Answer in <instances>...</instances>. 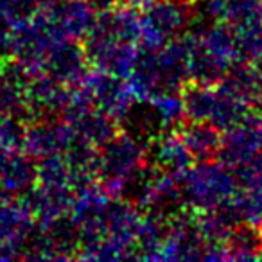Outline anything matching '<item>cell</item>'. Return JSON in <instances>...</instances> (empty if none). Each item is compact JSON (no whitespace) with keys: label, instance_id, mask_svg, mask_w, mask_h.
I'll list each match as a JSON object with an SVG mask.
<instances>
[{"label":"cell","instance_id":"1","mask_svg":"<svg viewBox=\"0 0 262 262\" xmlns=\"http://www.w3.org/2000/svg\"><path fill=\"white\" fill-rule=\"evenodd\" d=\"M183 101L187 120L210 122L221 131L243 122L253 104L225 81L214 84L190 83L183 88Z\"/></svg>","mask_w":262,"mask_h":262},{"label":"cell","instance_id":"2","mask_svg":"<svg viewBox=\"0 0 262 262\" xmlns=\"http://www.w3.org/2000/svg\"><path fill=\"white\" fill-rule=\"evenodd\" d=\"M237 190L235 172L223 162H198L182 176L183 201L192 212L217 210L232 201Z\"/></svg>","mask_w":262,"mask_h":262},{"label":"cell","instance_id":"3","mask_svg":"<svg viewBox=\"0 0 262 262\" xmlns=\"http://www.w3.org/2000/svg\"><path fill=\"white\" fill-rule=\"evenodd\" d=\"M99 164L108 190L115 198H122L127 183L146 167L147 146L131 133H117L104 144Z\"/></svg>","mask_w":262,"mask_h":262},{"label":"cell","instance_id":"4","mask_svg":"<svg viewBox=\"0 0 262 262\" xmlns=\"http://www.w3.org/2000/svg\"><path fill=\"white\" fill-rule=\"evenodd\" d=\"M192 0H158L140 16V47L160 51L189 26Z\"/></svg>","mask_w":262,"mask_h":262},{"label":"cell","instance_id":"5","mask_svg":"<svg viewBox=\"0 0 262 262\" xmlns=\"http://www.w3.org/2000/svg\"><path fill=\"white\" fill-rule=\"evenodd\" d=\"M262 151L260 135H258L257 119L253 115H248L243 122L230 127L223 135V146L219 151V162L228 165L232 171L244 165L248 160Z\"/></svg>","mask_w":262,"mask_h":262},{"label":"cell","instance_id":"6","mask_svg":"<svg viewBox=\"0 0 262 262\" xmlns=\"http://www.w3.org/2000/svg\"><path fill=\"white\" fill-rule=\"evenodd\" d=\"M90 92L102 112L113 117L117 122H122L129 117L133 102L137 101L127 86V81L106 70L90 79Z\"/></svg>","mask_w":262,"mask_h":262},{"label":"cell","instance_id":"7","mask_svg":"<svg viewBox=\"0 0 262 262\" xmlns=\"http://www.w3.org/2000/svg\"><path fill=\"white\" fill-rule=\"evenodd\" d=\"M147 162L160 171L182 178L196 160L183 142L180 131H164L147 146Z\"/></svg>","mask_w":262,"mask_h":262},{"label":"cell","instance_id":"8","mask_svg":"<svg viewBox=\"0 0 262 262\" xmlns=\"http://www.w3.org/2000/svg\"><path fill=\"white\" fill-rule=\"evenodd\" d=\"M223 133L225 131L214 124L200 120H187L180 126V135L196 162L217 160L223 146Z\"/></svg>","mask_w":262,"mask_h":262},{"label":"cell","instance_id":"9","mask_svg":"<svg viewBox=\"0 0 262 262\" xmlns=\"http://www.w3.org/2000/svg\"><path fill=\"white\" fill-rule=\"evenodd\" d=\"M149 106L151 119L160 127H174L185 117V101L183 90H160L146 102Z\"/></svg>","mask_w":262,"mask_h":262},{"label":"cell","instance_id":"10","mask_svg":"<svg viewBox=\"0 0 262 262\" xmlns=\"http://www.w3.org/2000/svg\"><path fill=\"white\" fill-rule=\"evenodd\" d=\"M228 260H251L262 258V228L241 223L232 230L226 241Z\"/></svg>","mask_w":262,"mask_h":262},{"label":"cell","instance_id":"11","mask_svg":"<svg viewBox=\"0 0 262 262\" xmlns=\"http://www.w3.org/2000/svg\"><path fill=\"white\" fill-rule=\"evenodd\" d=\"M243 61L262 69V20L260 16L233 27Z\"/></svg>","mask_w":262,"mask_h":262},{"label":"cell","instance_id":"12","mask_svg":"<svg viewBox=\"0 0 262 262\" xmlns=\"http://www.w3.org/2000/svg\"><path fill=\"white\" fill-rule=\"evenodd\" d=\"M258 16H260V20H262V4H260V11H258Z\"/></svg>","mask_w":262,"mask_h":262}]
</instances>
